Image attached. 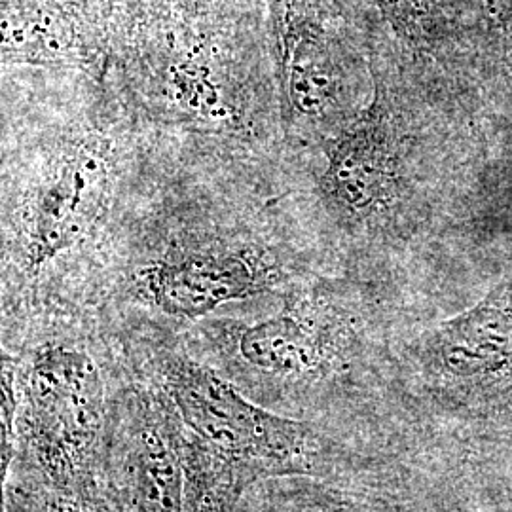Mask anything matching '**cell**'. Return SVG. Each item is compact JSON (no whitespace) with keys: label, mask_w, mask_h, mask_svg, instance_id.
<instances>
[{"label":"cell","mask_w":512,"mask_h":512,"mask_svg":"<svg viewBox=\"0 0 512 512\" xmlns=\"http://www.w3.org/2000/svg\"><path fill=\"white\" fill-rule=\"evenodd\" d=\"M323 270L287 160L150 141L88 306L122 329L175 330Z\"/></svg>","instance_id":"cell-1"},{"label":"cell","mask_w":512,"mask_h":512,"mask_svg":"<svg viewBox=\"0 0 512 512\" xmlns=\"http://www.w3.org/2000/svg\"><path fill=\"white\" fill-rule=\"evenodd\" d=\"M4 315L86 308L147 158L109 78L0 71Z\"/></svg>","instance_id":"cell-2"},{"label":"cell","mask_w":512,"mask_h":512,"mask_svg":"<svg viewBox=\"0 0 512 512\" xmlns=\"http://www.w3.org/2000/svg\"><path fill=\"white\" fill-rule=\"evenodd\" d=\"M480 158L459 82L406 50L385 23L374 92L359 118L317 152L289 158L294 200L340 272L420 251L458 215Z\"/></svg>","instance_id":"cell-3"},{"label":"cell","mask_w":512,"mask_h":512,"mask_svg":"<svg viewBox=\"0 0 512 512\" xmlns=\"http://www.w3.org/2000/svg\"><path fill=\"white\" fill-rule=\"evenodd\" d=\"M107 78L154 143L289 158L266 0H114Z\"/></svg>","instance_id":"cell-4"},{"label":"cell","mask_w":512,"mask_h":512,"mask_svg":"<svg viewBox=\"0 0 512 512\" xmlns=\"http://www.w3.org/2000/svg\"><path fill=\"white\" fill-rule=\"evenodd\" d=\"M86 308L4 315L2 363L10 366L44 473L71 488L90 473L105 427V340Z\"/></svg>","instance_id":"cell-5"},{"label":"cell","mask_w":512,"mask_h":512,"mask_svg":"<svg viewBox=\"0 0 512 512\" xmlns=\"http://www.w3.org/2000/svg\"><path fill=\"white\" fill-rule=\"evenodd\" d=\"M283 141L289 158L325 147L374 92V50L384 25L361 0H266Z\"/></svg>","instance_id":"cell-6"},{"label":"cell","mask_w":512,"mask_h":512,"mask_svg":"<svg viewBox=\"0 0 512 512\" xmlns=\"http://www.w3.org/2000/svg\"><path fill=\"white\" fill-rule=\"evenodd\" d=\"M230 378L277 387L317 384L351 370L368 348L365 291L351 272L323 270L268 298V308L194 325Z\"/></svg>","instance_id":"cell-7"},{"label":"cell","mask_w":512,"mask_h":512,"mask_svg":"<svg viewBox=\"0 0 512 512\" xmlns=\"http://www.w3.org/2000/svg\"><path fill=\"white\" fill-rule=\"evenodd\" d=\"M150 382L184 429L236 486L264 476L298 475L315 450L310 427L256 404L236 380L160 329H120Z\"/></svg>","instance_id":"cell-8"},{"label":"cell","mask_w":512,"mask_h":512,"mask_svg":"<svg viewBox=\"0 0 512 512\" xmlns=\"http://www.w3.org/2000/svg\"><path fill=\"white\" fill-rule=\"evenodd\" d=\"M158 389V387H156ZM160 391V389H158ZM112 425V478L126 512H190L188 440L160 391L133 389Z\"/></svg>","instance_id":"cell-9"},{"label":"cell","mask_w":512,"mask_h":512,"mask_svg":"<svg viewBox=\"0 0 512 512\" xmlns=\"http://www.w3.org/2000/svg\"><path fill=\"white\" fill-rule=\"evenodd\" d=\"M0 4L2 69L107 76L112 0H0Z\"/></svg>","instance_id":"cell-10"},{"label":"cell","mask_w":512,"mask_h":512,"mask_svg":"<svg viewBox=\"0 0 512 512\" xmlns=\"http://www.w3.org/2000/svg\"><path fill=\"white\" fill-rule=\"evenodd\" d=\"M412 353L421 370L450 384L512 380V270L475 308L423 332Z\"/></svg>","instance_id":"cell-11"},{"label":"cell","mask_w":512,"mask_h":512,"mask_svg":"<svg viewBox=\"0 0 512 512\" xmlns=\"http://www.w3.org/2000/svg\"><path fill=\"white\" fill-rule=\"evenodd\" d=\"M391 33L412 54L444 65V10L440 0H372Z\"/></svg>","instance_id":"cell-12"},{"label":"cell","mask_w":512,"mask_h":512,"mask_svg":"<svg viewBox=\"0 0 512 512\" xmlns=\"http://www.w3.org/2000/svg\"><path fill=\"white\" fill-rule=\"evenodd\" d=\"M272 512H353L344 505L332 503V501H323L315 495L304 494L291 495L285 499L281 505H274Z\"/></svg>","instance_id":"cell-13"},{"label":"cell","mask_w":512,"mask_h":512,"mask_svg":"<svg viewBox=\"0 0 512 512\" xmlns=\"http://www.w3.org/2000/svg\"><path fill=\"white\" fill-rule=\"evenodd\" d=\"M48 512H86L84 507H80L74 499L69 497H57L48 507Z\"/></svg>","instance_id":"cell-14"},{"label":"cell","mask_w":512,"mask_h":512,"mask_svg":"<svg viewBox=\"0 0 512 512\" xmlns=\"http://www.w3.org/2000/svg\"><path fill=\"white\" fill-rule=\"evenodd\" d=\"M490 12L497 19H503L511 12L512 0H488Z\"/></svg>","instance_id":"cell-15"},{"label":"cell","mask_w":512,"mask_h":512,"mask_svg":"<svg viewBox=\"0 0 512 512\" xmlns=\"http://www.w3.org/2000/svg\"><path fill=\"white\" fill-rule=\"evenodd\" d=\"M511 84H512V71H511Z\"/></svg>","instance_id":"cell-16"},{"label":"cell","mask_w":512,"mask_h":512,"mask_svg":"<svg viewBox=\"0 0 512 512\" xmlns=\"http://www.w3.org/2000/svg\"><path fill=\"white\" fill-rule=\"evenodd\" d=\"M112 2H114V0H112Z\"/></svg>","instance_id":"cell-17"}]
</instances>
